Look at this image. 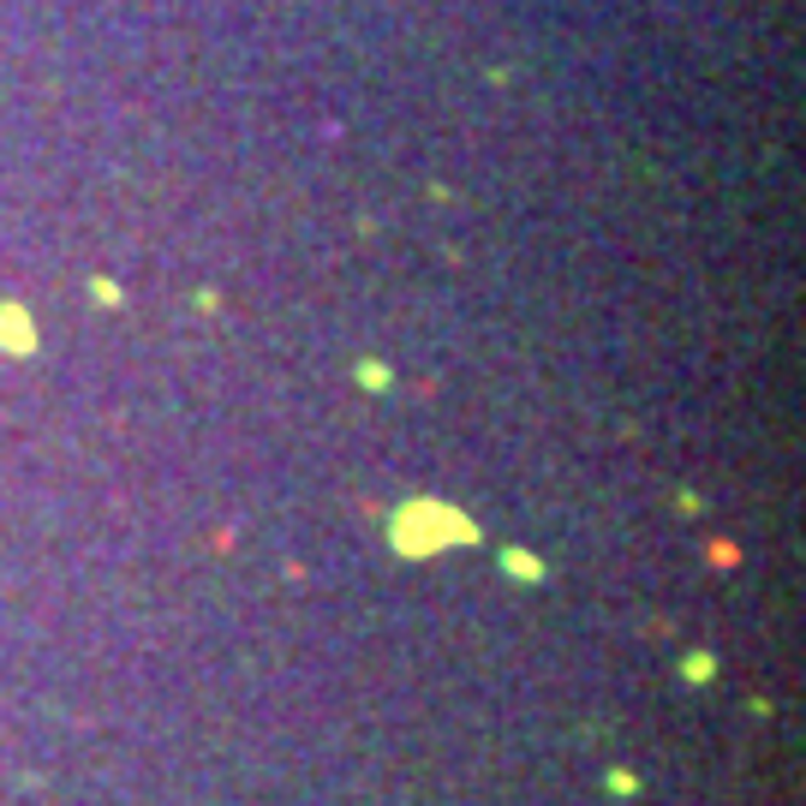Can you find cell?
<instances>
[{
    "label": "cell",
    "mask_w": 806,
    "mask_h": 806,
    "mask_svg": "<svg viewBox=\"0 0 806 806\" xmlns=\"http://www.w3.org/2000/svg\"><path fill=\"white\" fill-rule=\"evenodd\" d=\"M389 537H394L401 556H437V549H448V544H478V526H472L460 508L418 496V502H406L401 514L389 520Z\"/></svg>",
    "instance_id": "1"
},
{
    "label": "cell",
    "mask_w": 806,
    "mask_h": 806,
    "mask_svg": "<svg viewBox=\"0 0 806 806\" xmlns=\"http://www.w3.org/2000/svg\"><path fill=\"white\" fill-rule=\"evenodd\" d=\"M0 347L12 358L36 353V329H31V311H24V305H0Z\"/></svg>",
    "instance_id": "2"
},
{
    "label": "cell",
    "mask_w": 806,
    "mask_h": 806,
    "mask_svg": "<svg viewBox=\"0 0 806 806\" xmlns=\"http://www.w3.org/2000/svg\"><path fill=\"white\" fill-rule=\"evenodd\" d=\"M502 568L514 573V580H532V585H544V573H549L537 556H526V549H502Z\"/></svg>",
    "instance_id": "3"
},
{
    "label": "cell",
    "mask_w": 806,
    "mask_h": 806,
    "mask_svg": "<svg viewBox=\"0 0 806 806\" xmlns=\"http://www.w3.org/2000/svg\"><path fill=\"white\" fill-rule=\"evenodd\" d=\"M711 669H716V657H711V651H694V657L681 663V675H687V681H711Z\"/></svg>",
    "instance_id": "4"
},
{
    "label": "cell",
    "mask_w": 806,
    "mask_h": 806,
    "mask_svg": "<svg viewBox=\"0 0 806 806\" xmlns=\"http://www.w3.org/2000/svg\"><path fill=\"white\" fill-rule=\"evenodd\" d=\"M358 382H365V389H389V365H377V358H365V365H358Z\"/></svg>",
    "instance_id": "5"
},
{
    "label": "cell",
    "mask_w": 806,
    "mask_h": 806,
    "mask_svg": "<svg viewBox=\"0 0 806 806\" xmlns=\"http://www.w3.org/2000/svg\"><path fill=\"white\" fill-rule=\"evenodd\" d=\"M609 795H639V777L633 771H609Z\"/></svg>",
    "instance_id": "6"
},
{
    "label": "cell",
    "mask_w": 806,
    "mask_h": 806,
    "mask_svg": "<svg viewBox=\"0 0 806 806\" xmlns=\"http://www.w3.org/2000/svg\"><path fill=\"white\" fill-rule=\"evenodd\" d=\"M90 293H96L102 305H120V287H114V281H96V287H90Z\"/></svg>",
    "instance_id": "7"
}]
</instances>
